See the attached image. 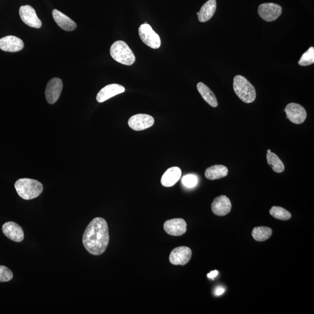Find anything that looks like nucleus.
I'll return each instance as SVG.
<instances>
[{"instance_id":"obj_1","label":"nucleus","mask_w":314,"mask_h":314,"mask_svg":"<svg viewBox=\"0 0 314 314\" xmlns=\"http://www.w3.org/2000/svg\"><path fill=\"white\" fill-rule=\"evenodd\" d=\"M82 241L84 248L91 254H103L110 241L106 221L100 217L92 220L85 230Z\"/></svg>"},{"instance_id":"obj_2","label":"nucleus","mask_w":314,"mask_h":314,"mask_svg":"<svg viewBox=\"0 0 314 314\" xmlns=\"http://www.w3.org/2000/svg\"><path fill=\"white\" fill-rule=\"evenodd\" d=\"M15 188L22 199L29 200L35 199L42 194L43 185L36 180L23 178L16 181Z\"/></svg>"},{"instance_id":"obj_3","label":"nucleus","mask_w":314,"mask_h":314,"mask_svg":"<svg viewBox=\"0 0 314 314\" xmlns=\"http://www.w3.org/2000/svg\"><path fill=\"white\" fill-rule=\"evenodd\" d=\"M234 89L236 94L245 103H251L256 98L255 88L246 78L237 75L234 79Z\"/></svg>"},{"instance_id":"obj_4","label":"nucleus","mask_w":314,"mask_h":314,"mask_svg":"<svg viewBox=\"0 0 314 314\" xmlns=\"http://www.w3.org/2000/svg\"><path fill=\"white\" fill-rule=\"evenodd\" d=\"M110 54L112 59L125 66H132L135 63L134 52L124 41L119 40L114 43L111 47Z\"/></svg>"},{"instance_id":"obj_5","label":"nucleus","mask_w":314,"mask_h":314,"mask_svg":"<svg viewBox=\"0 0 314 314\" xmlns=\"http://www.w3.org/2000/svg\"><path fill=\"white\" fill-rule=\"evenodd\" d=\"M139 36L143 43L153 49H159L161 41L158 34L148 23L142 24L139 28Z\"/></svg>"},{"instance_id":"obj_6","label":"nucleus","mask_w":314,"mask_h":314,"mask_svg":"<svg viewBox=\"0 0 314 314\" xmlns=\"http://www.w3.org/2000/svg\"><path fill=\"white\" fill-rule=\"evenodd\" d=\"M258 13L262 19L267 22L275 21L282 13L281 6L275 3H264L259 6Z\"/></svg>"},{"instance_id":"obj_7","label":"nucleus","mask_w":314,"mask_h":314,"mask_svg":"<svg viewBox=\"0 0 314 314\" xmlns=\"http://www.w3.org/2000/svg\"><path fill=\"white\" fill-rule=\"evenodd\" d=\"M155 124V119L151 115L139 114L132 116L128 121V125L135 131H141L150 128Z\"/></svg>"},{"instance_id":"obj_8","label":"nucleus","mask_w":314,"mask_h":314,"mask_svg":"<svg viewBox=\"0 0 314 314\" xmlns=\"http://www.w3.org/2000/svg\"><path fill=\"white\" fill-rule=\"evenodd\" d=\"M285 111L287 117L293 124H302L307 118V112L301 105L296 103H290L287 105Z\"/></svg>"},{"instance_id":"obj_9","label":"nucleus","mask_w":314,"mask_h":314,"mask_svg":"<svg viewBox=\"0 0 314 314\" xmlns=\"http://www.w3.org/2000/svg\"><path fill=\"white\" fill-rule=\"evenodd\" d=\"M63 83L60 78H53L47 85L45 94L48 103L53 104L59 100L62 92Z\"/></svg>"},{"instance_id":"obj_10","label":"nucleus","mask_w":314,"mask_h":314,"mask_svg":"<svg viewBox=\"0 0 314 314\" xmlns=\"http://www.w3.org/2000/svg\"><path fill=\"white\" fill-rule=\"evenodd\" d=\"M19 15L22 21L32 28L37 29L42 27V23L36 14L35 9L30 5L20 6Z\"/></svg>"},{"instance_id":"obj_11","label":"nucleus","mask_w":314,"mask_h":314,"mask_svg":"<svg viewBox=\"0 0 314 314\" xmlns=\"http://www.w3.org/2000/svg\"><path fill=\"white\" fill-rule=\"evenodd\" d=\"M192 251L188 247H176L170 252L169 261L175 265H185L188 263L192 257Z\"/></svg>"},{"instance_id":"obj_12","label":"nucleus","mask_w":314,"mask_h":314,"mask_svg":"<svg viewBox=\"0 0 314 314\" xmlns=\"http://www.w3.org/2000/svg\"><path fill=\"white\" fill-rule=\"evenodd\" d=\"M163 229L169 235L180 236L185 234L187 231V224L182 218H175L166 221L163 224Z\"/></svg>"},{"instance_id":"obj_13","label":"nucleus","mask_w":314,"mask_h":314,"mask_svg":"<svg viewBox=\"0 0 314 314\" xmlns=\"http://www.w3.org/2000/svg\"><path fill=\"white\" fill-rule=\"evenodd\" d=\"M2 231L6 237L19 243L24 239V232L21 227L13 222H8L3 225Z\"/></svg>"},{"instance_id":"obj_14","label":"nucleus","mask_w":314,"mask_h":314,"mask_svg":"<svg viewBox=\"0 0 314 314\" xmlns=\"http://www.w3.org/2000/svg\"><path fill=\"white\" fill-rule=\"evenodd\" d=\"M232 204L230 199L226 196L222 195L215 199L211 209L214 214L218 216H225L231 212Z\"/></svg>"},{"instance_id":"obj_15","label":"nucleus","mask_w":314,"mask_h":314,"mask_svg":"<svg viewBox=\"0 0 314 314\" xmlns=\"http://www.w3.org/2000/svg\"><path fill=\"white\" fill-rule=\"evenodd\" d=\"M125 88L118 84H111L102 88L98 92L96 100L98 102H103L119 94L124 93Z\"/></svg>"},{"instance_id":"obj_16","label":"nucleus","mask_w":314,"mask_h":314,"mask_svg":"<svg viewBox=\"0 0 314 314\" xmlns=\"http://www.w3.org/2000/svg\"><path fill=\"white\" fill-rule=\"evenodd\" d=\"M23 47V41L16 36H8L0 39V49L7 52H17Z\"/></svg>"},{"instance_id":"obj_17","label":"nucleus","mask_w":314,"mask_h":314,"mask_svg":"<svg viewBox=\"0 0 314 314\" xmlns=\"http://www.w3.org/2000/svg\"><path fill=\"white\" fill-rule=\"evenodd\" d=\"M182 176V170L179 167L173 166L167 169L162 176L161 183L164 187H169L175 185Z\"/></svg>"},{"instance_id":"obj_18","label":"nucleus","mask_w":314,"mask_h":314,"mask_svg":"<svg viewBox=\"0 0 314 314\" xmlns=\"http://www.w3.org/2000/svg\"><path fill=\"white\" fill-rule=\"evenodd\" d=\"M53 16L57 25L66 31H73L77 28L76 23L59 10H53Z\"/></svg>"},{"instance_id":"obj_19","label":"nucleus","mask_w":314,"mask_h":314,"mask_svg":"<svg viewBox=\"0 0 314 314\" xmlns=\"http://www.w3.org/2000/svg\"><path fill=\"white\" fill-rule=\"evenodd\" d=\"M217 9L216 0H208L201 8L198 19L201 22L208 21L214 15Z\"/></svg>"},{"instance_id":"obj_20","label":"nucleus","mask_w":314,"mask_h":314,"mask_svg":"<svg viewBox=\"0 0 314 314\" xmlns=\"http://www.w3.org/2000/svg\"><path fill=\"white\" fill-rule=\"evenodd\" d=\"M228 169L222 165H216L208 168L205 172V176L209 180H216L226 177L228 174Z\"/></svg>"},{"instance_id":"obj_21","label":"nucleus","mask_w":314,"mask_h":314,"mask_svg":"<svg viewBox=\"0 0 314 314\" xmlns=\"http://www.w3.org/2000/svg\"><path fill=\"white\" fill-rule=\"evenodd\" d=\"M198 91H199L201 96L210 106L217 107L218 106V101L216 95L211 91L210 88L202 82H199L197 85Z\"/></svg>"},{"instance_id":"obj_22","label":"nucleus","mask_w":314,"mask_h":314,"mask_svg":"<svg viewBox=\"0 0 314 314\" xmlns=\"http://www.w3.org/2000/svg\"><path fill=\"white\" fill-rule=\"evenodd\" d=\"M272 235V230L268 227H256L252 231V237L257 241L267 240L271 237Z\"/></svg>"},{"instance_id":"obj_23","label":"nucleus","mask_w":314,"mask_h":314,"mask_svg":"<svg viewBox=\"0 0 314 314\" xmlns=\"http://www.w3.org/2000/svg\"><path fill=\"white\" fill-rule=\"evenodd\" d=\"M267 162L272 169L276 173H282L285 170V165L281 159L274 153H267Z\"/></svg>"},{"instance_id":"obj_24","label":"nucleus","mask_w":314,"mask_h":314,"mask_svg":"<svg viewBox=\"0 0 314 314\" xmlns=\"http://www.w3.org/2000/svg\"><path fill=\"white\" fill-rule=\"evenodd\" d=\"M269 213L273 217L279 220L288 221L292 218L291 213L281 207H272L269 211Z\"/></svg>"},{"instance_id":"obj_25","label":"nucleus","mask_w":314,"mask_h":314,"mask_svg":"<svg viewBox=\"0 0 314 314\" xmlns=\"http://www.w3.org/2000/svg\"><path fill=\"white\" fill-rule=\"evenodd\" d=\"M314 63V48L311 47L310 49L303 54L299 61L300 66H309Z\"/></svg>"},{"instance_id":"obj_26","label":"nucleus","mask_w":314,"mask_h":314,"mask_svg":"<svg viewBox=\"0 0 314 314\" xmlns=\"http://www.w3.org/2000/svg\"><path fill=\"white\" fill-rule=\"evenodd\" d=\"M13 278L11 270L4 265H0V282H6Z\"/></svg>"},{"instance_id":"obj_27","label":"nucleus","mask_w":314,"mask_h":314,"mask_svg":"<svg viewBox=\"0 0 314 314\" xmlns=\"http://www.w3.org/2000/svg\"><path fill=\"white\" fill-rule=\"evenodd\" d=\"M183 185L188 188H192L197 185L198 183V179L196 175L193 174H188L184 176L182 179Z\"/></svg>"},{"instance_id":"obj_28","label":"nucleus","mask_w":314,"mask_h":314,"mask_svg":"<svg viewBox=\"0 0 314 314\" xmlns=\"http://www.w3.org/2000/svg\"><path fill=\"white\" fill-rule=\"evenodd\" d=\"M225 292V289L223 288H218L215 291V295L216 296H220L223 295Z\"/></svg>"},{"instance_id":"obj_29","label":"nucleus","mask_w":314,"mask_h":314,"mask_svg":"<svg viewBox=\"0 0 314 314\" xmlns=\"http://www.w3.org/2000/svg\"><path fill=\"white\" fill-rule=\"evenodd\" d=\"M218 271H214L212 272H211L210 273V274H208V277L210 278V279H213L214 278H216V276L218 275Z\"/></svg>"},{"instance_id":"obj_30","label":"nucleus","mask_w":314,"mask_h":314,"mask_svg":"<svg viewBox=\"0 0 314 314\" xmlns=\"http://www.w3.org/2000/svg\"><path fill=\"white\" fill-rule=\"evenodd\" d=\"M267 153H271V150H267Z\"/></svg>"},{"instance_id":"obj_31","label":"nucleus","mask_w":314,"mask_h":314,"mask_svg":"<svg viewBox=\"0 0 314 314\" xmlns=\"http://www.w3.org/2000/svg\"><path fill=\"white\" fill-rule=\"evenodd\" d=\"M197 15H199V12H197Z\"/></svg>"}]
</instances>
